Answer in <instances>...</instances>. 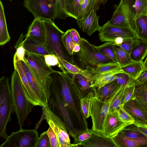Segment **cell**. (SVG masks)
<instances>
[{"label":"cell","mask_w":147,"mask_h":147,"mask_svg":"<svg viewBox=\"0 0 147 147\" xmlns=\"http://www.w3.org/2000/svg\"><path fill=\"white\" fill-rule=\"evenodd\" d=\"M125 136L133 138H138L145 137L138 130L134 123L128 125L120 132Z\"/></svg>","instance_id":"obj_39"},{"label":"cell","mask_w":147,"mask_h":147,"mask_svg":"<svg viewBox=\"0 0 147 147\" xmlns=\"http://www.w3.org/2000/svg\"><path fill=\"white\" fill-rule=\"evenodd\" d=\"M123 39L121 37H118L115 39L113 42L115 44L118 45L123 42Z\"/></svg>","instance_id":"obj_54"},{"label":"cell","mask_w":147,"mask_h":147,"mask_svg":"<svg viewBox=\"0 0 147 147\" xmlns=\"http://www.w3.org/2000/svg\"><path fill=\"white\" fill-rule=\"evenodd\" d=\"M45 30L42 20L34 18L28 28L25 38H31L44 45L45 38Z\"/></svg>","instance_id":"obj_21"},{"label":"cell","mask_w":147,"mask_h":147,"mask_svg":"<svg viewBox=\"0 0 147 147\" xmlns=\"http://www.w3.org/2000/svg\"><path fill=\"white\" fill-rule=\"evenodd\" d=\"M82 0H65V9L66 14L76 19L80 11Z\"/></svg>","instance_id":"obj_30"},{"label":"cell","mask_w":147,"mask_h":147,"mask_svg":"<svg viewBox=\"0 0 147 147\" xmlns=\"http://www.w3.org/2000/svg\"><path fill=\"white\" fill-rule=\"evenodd\" d=\"M134 81L136 85L147 84V70L143 71Z\"/></svg>","instance_id":"obj_51"},{"label":"cell","mask_w":147,"mask_h":147,"mask_svg":"<svg viewBox=\"0 0 147 147\" xmlns=\"http://www.w3.org/2000/svg\"><path fill=\"white\" fill-rule=\"evenodd\" d=\"M13 63L15 70L18 73L21 79L24 94L27 99L35 106L42 107L40 101L29 84L21 61L13 58Z\"/></svg>","instance_id":"obj_15"},{"label":"cell","mask_w":147,"mask_h":147,"mask_svg":"<svg viewBox=\"0 0 147 147\" xmlns=\"http://www.w3.org/2000/svg\"><path fill=\"white\" fill-rule=\"evenodd\" d=\"M9 0L10 1H12V0Z\"/></svg>","instance_id":"obj_56"},{"label":"cell","mask_w":147,"mask_h":147,"mask_svg":"<svg viewBox=\"0 0 147 147\" xmlns=\"http://www.w3.org/2000/svg\"><path fill=\"white\" fill-rule=\"evenodd\" d=\"M121 69L123 73L134 80L143 71L147 70V57L144 61H133L125 66L121 67Z\"/></svg>","instance_id":"obj_25"},{"label":"cell","mask_w":147,"mask_h":147,"mask_svg":"<svg viewBox=\"0 0 147 147\" xmlns=\"http://www.w3.org/2000/svg\"><path fill=\"white\" fill-rule=\"evenodd\" d=\"M38 138L35 129H20L8 136L0 147H35Z\"/></svg>","instance_id":"obj_9"},{"label":"cell","mask_w":147,"mask_h":147,"mask_svg":"<svg viewBox=\"0 0 147 147\" xmlns=\"http://www.w3.org/2000/svg\"><path fill=\"white\" fill-rule=\"evenodd\" d=\"M118 90L109 100L105 101L100 100L94 95L91 100L90 109L92 130L103 133L106 119L110 103Z\"/></svg>","instance_id":"obj_7"},{"label":"cell","mask_w":147,"mask_h":147,"mask_svg":"<svg viewBox=\"0 0 147 147\" xmlns=\"http://www.w3.org/2000/svg\"><path fill=\"white\" fill-rule=\"evenodd\" d=\"M119 118L123 121L134 123L135 120L134 118L123 108L120 106L116 110Z\"/></svg>","instance_id":"obj_44"},{"label":"cell","mask_w":147,"mask_h":147,"mask_svg":"<svg viewBox=\"0 0 147 147\" xmlns=\"http://www.w3.org/2000/svg\"><path fill=\"white\" fill-rule=\"evenodd\" d=\"M25 57L30 65L33 68L38 74L42 82L49 88L51 78L49 75L55 71L45 62L44 56L27 53Z\"/></svg>","instance_id":"obj_12"},{"label":"cell","mask_w":147,"mask_h":147,"mask_svg":"<svg viewBox=\"0 0 147 147\" xmlns=\"http://www.w3.org/2000/svg\"><path fill=\"white\" fill-rule=\"evenodd\" d=\"M134 124L140 132L147 137V123L134 122Z\"/></svg>","instance_id":"obj_52"},{"label":"cell","mask_w":147,"mask_h":147,"mask_svg":"<svg viewBox=\"0 0 147 147\" xmlns=\"http://www.w3.org/2000/svg\"><path fill=\"white\" fill-rule=\"evenodd\" d=\"M98 36L101 41L113 42L118 37H121L124 39L138 38L135 32L130 27L111 25L109 24L108 22L101 26Z\"/></svg>","instance_id":"obj_11"},{"label":"cell","mask_w":147,"mask_h":147,"mask_svg":"<svg viewBox=\"0 0 147 147\" xmlns=\"http://www.w3.org/2000/svg\"><path fill=\"white\" fill-rule=\"evenodd\" d=\"M117 147H139L147 145V137L138 138L128 137L120 132L112 138Z\"/></svg>","instance_id":"obj_22"},{"label":"cell","mask_w":147,"mask_h":147,"mask_svg":"<svg viewBox=\"0 0 147 147\" xmlns=\"http://www.w3.org/2000/svg\"><path fill=\"white\" fill-rule=\"evenodd\" d=\"M44 57L45 62L48 65L51 66L58 65L62 71L65 70L64 69L59 62L57 58L55 55L48 54L45 55Z\"/></svg>","instance_id":"obj_45"},{"label":"cell","mask_w":147,"mask_h":147,"mask_svg":"<svg viewBox=\"0 0 147 147\" xmlns=\"http://www.w3.org/2000/svg\"><path fill=\"white\" fill-rule=\"evenodd\" d=\"M24 6L34 18L51 19L53 13L48 0H24Z\"/></svg>","instance_id":"obj_13"},{"label":"cell","mask_w":147,"mask_h":147,"mask_svg":"<svg viewBox=\"0 0 147 147\" xmlns=\"http://www.w3.org/2000/svg\"><path fill=\"white\" fill-rule=\"evenodd\" d=\"M99 17L96 11L92 10L84 19L77 23L83 32L90 36L96 31L99 32L101 29V26L98 23Z\"/></svg>","instance_id":"obj_20"},{"label":"cell","mask_w":147,"mask_h":147,"mask_svg":"<svg viewBox=\"0 0 147 147\" xmlns=\"http://www.w3.org/2000/svg\"><path fill=\"white\" fill-rule=\"evenodd\" d=\"M42 20L46 33L44 45L47 50L57 58L63 59L73 64V55L69 54L63 42L62 37L65 32L60 29L52 20Z\"/></svg>","instance_id":"obj_2"},{"label":"cell","mask_w":147,"mask_h":147,"mask_svg":"<svg viewBox=\"0 0 147 147\" xmlns=\"http://www.w3.org/2000/svg\"><path fill=\"white\" fill-rule=\"evenodd\" d=\"M22 34L17 42L15 48L22 45L27 53L44 56L51 54L47 50L44 45L29 37L25 38Z\"/></svg>","instance_id":"obj_18"},{"label":"cell","mask_w":147,"mask_h":147,"mask_svg":"<svg viewBox=\"0 0 147 147\" xmlns=\"http://www.w3.org/2000/svg\"><path fill=\"white\" fill-rule=\"evenodd\" d=\"M134 99L147 108V84L136 85Z\"/></svg>","instance_id":"obj_32"},{"label":"cell","mask_w":147,"mask_h":147,"mask_svg":"<svg viewBox=\"0 0 147 147\" xmlns=\"http://www.w3.org/2000/svg\"><path fill=\"white\" fill-rule=\"evenodd\" d=\"M62 40L65 47L69 55H73V50L76 44L73 41L70 29L65 32L62 37Z\"/></svg>","instance_id":"obj_43"},{"label":"cell","mask_w":147,"mask_h":147,"mask_svg":"<svg viewBox=\"0 0 147 147\" xmlns=\"http://www.w3.org/2000/svg\"><path fill=\"white\" fill-rule=\"evenodd\" d=\"M83 0H82V1H83Z\"/></svg>","instance_id":"obj_57"},{"label":"cell","mask_w":147,"mask_h":147,"mask_svg":"<svg viewBox=\"0 0 147 147\" xmlns=\"http://www.w3.org/2000/svg\"><path fill=\"white\" fill-rule=\"evenodd\" d=\"M57 58L61 65L66 70L67 73L75 74H81L82 72L83 69L77 65L71 63L63 59Z\"/></svg>","instance_id":"obj_41"},{"label":"cell","mask_w":147,"mask_h":147,"mask_svg":"<svg viewBox=\"0 0 147 147\" xmlns=\"http://www.w3.org/2000/svg\"><path fill=\"white\" fill-rule=\"evenodd\" d=\"M135 86L136 84L134 80L130 78L127 84L121 103L120 106H123L127 102L130 100L134 99Z\"/></svg>","instance_id":"obj_37"},{"label":"cell","mask_w":147,"mask_h":147,"mask_svg":"<svg viewBox=\"0 0 147 147\" xmlns=\"http://www.w3.org/2000/svg\"><path fill=\"white\" fill-rule=\"evenodd\" d=\"M13 112L11 94L8 78H0V138L5 140L8 137L6 128L11 120Z\"/></svg>","instance_id":"obj_4"},{"label":"cell","mask_w":147,"mask_h":147,"mask_svg":"<svg viewBox=\"0 0 147 147\" xmlns=\"http://www.w3.org/2000/svg\"><path fill=\"white\" fill-rule=\"evenodd\" d=\"M10 40L6 22L3 6L0 0V45L8 42Z\"/></svg>","instance_id":"obj_27"},{"label":"cell","mask_w":147,"mask_h":147,"mask_svg":"<svg viewBox=\"0 0 147 147\" xmlns=\"http://www.w3.org/2000/svg\"><path fill=\"white\" fill-rule=\"evenodd\" d=\"M35 147H51L50 142L47 131L43 132L38 137Z\"/></svg>","instance_id":"obj_46"},{"label":"cell","mask_w":147,"mask_h":147,"mask_svg":"<svg viewBox=\"0 0 147 147\" xmlns=\"http://www.w3.org/2000/svg\"><path fill=\"white\" fill-rule=\"evenodd\" d=\"M114 45V43L113 42L106 41L100 45L95 46V47L98 51L102 54L113 61L117 62L115 57Z\"/></svg>","instance_id":"obj_34"},{"label":"cell","mask_w":147,"mask_h":147,"mask_svg":"<svg viewBox=\"0 0 147 147\" xmlns=\"http://www.w3.org/2000/svg\"><path fill=\"white\" fill-rule=\"evenodd\" d=\"M134 20L140 16H147V0H136Z\"/></svg>","instance_id":"obj_42"},{"label":"cell","mask_w":147,"mask_h":147,"mask_svg":"<svg viewBox=\"0 0 147 147\" xmlns=\"http://www.w3.org/2000/svg\"><path fill=\"white\" fill-rule=\"evenodd\" d=\"M23 70L32 88L42 105H47L49 89L42 82L38 74L27 61L25 57L24 61H20Z\"/></svg>","instance_id":"obj_10"},{"label":"cell","mask_w":147,"mask_h":147,"mask_svg":"<svg viewBox=\"0 0 147 147\" xmlns=\"http://www.w3.org/2000/svg\"><path fill=\"white\" fill-rule=\"evenodd\" d=\"M94 94L93 89L80 100V105L83 113L86 119L90 116V109L91 100Z\"/></svg>","instance_id":"obj_35"},{"label":"cell","mask_w":147,"mask_h":147,"mask_svg":"<svg viewBox=\"0 0 147 147\" xmlns=\"http://www.w3.org/2000/svg\"><path fill=\"white\" fill-rule=\"evenodd\" d=\"M115 76V80L119 85L123 86L127 84L130 78L128 75L123 72L117 74Z\"/></svg>","instance_id":"obj_47"},{"label":"cell","mask_w":147,"mask_h":147,"mask_svg":"<svg viewBox=\"0 0 147 147\" xmlns=\"http://www.w3.org/2000/svg\"><path fill=\"white\" fill-rule=\"evenodd\" d=\"M106 0H83L79 15L76 20L78 22L84 19L92 10L96 11L99 8L100 4L105 3Z\"/></svg>","instance_id":"obj_26"},{"label":"cell","mask_w":147,"mask_h":147,"mask_svg":"<svg viewBox=\"0 0 147 147\" xmlns=\"http://www.w3.org/2000/svg\"><path fill=\"white\" fill-rule=\"evenodd\" d=\"M43 108L44 111L45 118L55 134L59 147H79L78 144L71 143L65 125L60 118L49 109L47 105L43 107Z\"/></svg>","instance_id":"obj_8"},{"label":"cell","mask_w":147,"mask_h":147,"mask_svg":"<svg viewBox=\"0 0 147 147\" xmlns=\"http://www.w3.org/2000/svg\"><path fill=\"white\" fill-rule=\"evenodd\" d=\"M10 88L11 94L13 112L18 120L20 129L26 117L35 106L29 101L24 94L22 82L18 73L14 70L11 77Z\"/></svg>","instance_id":"obj_3"},{"label":"cell","mask_w":147,"mask_h":147,"mask_svg":"<svg viewBox=\"0 0 147 147\" xmlns=\"http://www.w3.org/2000/svg\"><path fill=\"white\" fill-rule=\"evenodd\" d=\"M80 51L78 53L80 68L85 69L87 66L95 67L98 65L114 61L102 55L97 50L95 46L87 40L81 38Z\"/></svg>","instance_id":"obj_5"},{"label":"cell","mask_w":147,"mask_h":147,"mask_svg":"<svg viewBox=\"0 0 147 147\" xmlns=\"http://www.w3.org/2000/svg\"><path fill=\"white\" fill-rule=\"evenodd\" d=\"M127 84L123 86H122L115 95L110 103L109 111H116L121 105Z\"/></svg>","instance_id":"obj_38"},{"label":"cell","mask_w":147,"mask_h":147,"mask_svg":"<svg viewBox=\"0 0 147 147\" xmlns=\"http://www.w3.org/2000/svg\"><path fill=\"white\" fill-rule=\"evenodd\" d=\"M92 135L91 132L89 129L83 131L82 133L76 136L74 139L76 144H79L82 142L85 141L90 137Z\"/></svg>","instance_id":"obj_49"},{"label":"cell","mask_w":147,"mask_h":147,"mask_svg":"<svg viewBox=\"0 0 147 147\" xmlns=\"http://www.w3.org/2000/svg\"><path fill=\"white\" fill-rule=\"evenodd\" d=\"M147 42L140 41V44L132 50L130 57L134 61H143L147 57Z\"/></svg>","instance_id":"obj_31"},{"label":"cell","mask_w":147,"mask_h":147,"mask_svg":"<svg viewBox=\"0 0 147 147\" xmlns=\"http://www.w3.org/2000/svg\"><path fill=\"white\" fill-rule=\"evenodd\" d=\"M70 31L72 39L73 42L76 44H80L81 38L78 32L75 29L71 28Z\"/></svg>","instance_id":"obj_53"},{"label":"cell","mask_w":147,"mask_h":147,"mask_svg":"<svg viewBox=\"0 0 147 147\" xmlns=\"http://www.w3.org/2000/svg\"><path fill=\"white\" fill-rule=\"evenodd\" d=\"M80 50V44H76L74 47L73 51V52L77 53Z\"/></svg>","instance_id":"obj_55"},{"label":"cell","mask_w":147,"mask_h":147,"mask_svg":"<svg viewBox=\"0 0 147 147\" xmlns=\"http://www.w3.org/2000/svg\"><path fill=\"white\" fill-rule=\"evenodd\" d=\"M16 48V51L13 58L19 61H24L26 51L23 45H19Z\"/></svg>","instance_id":"obj_50"},{"label":"cell","mask_w":147,"mask_h":147,"mask_svg":"<svg viewBox=\"0 0 147 147\" xmlns=\"http://www.w3.org/2000/svg\"><path fill=\"white\" fill-rule=\"evenodd\" d=\"M49 76L47 105L65 124L74 139L88 129L80 105L81 100L86 95L66 72L55 71Z\"/></svg>","instance_id":"obj_1"},{"label":"cell","mask_w":147,"mask_h":147,"mask_svg":"<svg viewBox=\"0 0 147 147\" xmlns=\"http://www.w3.org/2000/svg\"><path fill=\"white\" fill-rule=\"evenodd\" d=\"M121 86L114 80L99 88H92L97 98L101 101H105L109 100Z\"/></svg>","instance_id":"obj_23"},{"label":"cell","mask_w":147,"mask_h":147,"mask_svg":"<svg viewBox=\"0 0 147 147\" xmlns=\"http://www.w3.org/2000/svg\"><path fill=\"white\" fill-rule=\"evenodd\" d=\"M123 107L134 118V122L147 123V108L134 99L127 102Z\"/></svg>","instance_id":"obj_19"},{"label":"cell","mask_w":147,"mask_h":147,"mask_svg":"<svg viewBox=\"0 0 147 147\" xmlns=\"http://www.w3.org/2000/svg\"><path fill=\"white\" fill-rule=\"evenodd\" d=\"M47 132L49 139L51 147H59L57 137L50 126Z\"/></svg>","instance_id":"obj_48"},{"label":"cell","mask_w":147,"mask_h":147,"mask_svg":"<svg viewBox=\"0 0 147 147\" xmlns=\"http://www.w3.org/2000/svg\"><path fill=\"white\" fill-rule=\"evenodd\" d=\"M115 57L121 67L125 66L133 62L129 55L118 45H114Z\"/></svg>","instance_id":"obj_33"},{"label":"cell","mask_w":147,"mask_h":147,"mask_svg":"<svg viewBox=\"0 0 147 147\" xmlns=\"http://www.w3.org/2000/svg\"><path fill=\"white\" fill-rule=\"evenodd\" d=\"M140 42L138 38H128L124 39L123 42L118 45L129 55L132 49L139 45Z\"/></svg>","instance_id":"obj_40"},{"label":"cell","mask_w":147,"mask_h":147,"mask_svg":"<svg viewBox=\"0 0 147 147\" xmlns=\"http://www.w3.org/2000/svg\"><path fill=\"white\" fill-rule=\"evenodd\" d=\"M132 124L122 121L116 111H109L106 119L103 133L112 138L127 126Z\"/></svg>","instance_id":"obj_14"},{"label":"cell","mask_w":147,"mask_h":147,"mask_svg":"<svg viewBox=\"0 0 147 147\" xmlns=\"http://www.w3.org/2000/svg\"><path fill=\"white\" fill-rule=\"evenodd\" d=\"M123 72L121 68L109 72L95 73L93 77V83L90 87L95 89L99 88L115 80V74Z\"/></svg>","instance_id":"obj_24"},{"label":"cell","mask_w":147,"mask_h":147,"mask_svg":"<svg viewBox=\"0 0 147 147\" xmlns=\"http://www.w3.org/2000/svg\"><path fill=\"white\" fill-rule=\"evenodd\" d=\"M95 73L94 67L87 66L83 69L81 74H69L82 91L86 95L92 89L90 86L92 84V78Z\"/></svg>","instance_id":"obj_16"},{"label":"cell","mask_w":147,"mask_h":147,"mask_svg":"<svg viewBox=\"0 0 147 147\" xmlns=\"http://www.w3.org/2000/svg\"><path fill=\"white\" fill-rule=\"evenodd\" d=\"M92 135L87 140L80 142L79 145L88 147H117L112 138L104 134L89 129Z\"/></svg>","instance_id":"obj_17"},{"label":"cell","mask_w":147,"mask_h":147,"mask_svg":"<svg viewBox=\"0 0 147 147\" xmlns=\"http://www.w3.org/2000/svg\"><path fill=\"white\" fill-rule=\"evenodd\" d=\"M51 5L53 16L52 20L58 18L65 19L68 17L65 9V0H48Z\"/></svg>","instance_id":"obj_29"},{"label":"cell","mask_w":147,"mask_h":147,"mask_svg":"<svg viewBox=\"0 0 147 147\" xmlns=\"http://www.w3.org/2000/svg\"><path fill=\"white\" fill-rule=\"evenodd\" d=\"M107 1V0H106Z\"/></svg>","instance_id":"obj_58"},{"label":"cell","mask_w":147,"mask_h":147,"mask_svg":"<svg viewBox=\"0 0 147 147\" xmlns=\"http://www.w3.org/2000/svg\"><path fill=\"white\" fill-rule=\"evenodd\" d=\"M135 32L141 41L147 42V16L138 17L135 20Z\"/></svg>","instance_id":"obj_28"},{"label":"cell","mask_w":147,"mask_h":147,"mask_svg":"<svg viewBox=\"0 0 147 147\" xmlns=\"http://www.w3.org/2000/svg\"><path fill=\"white\" fill-rule=\"evenodd\" d=\"M121 68V66L118 63L113 61L99 64L94 67V69L96 74H101Z\"/></svg>","instance_id":"obj_36"},{"label":"cell","mask_w":147,"mask_h":147,"mask_svg":"<svg viewBox=\"0 0 147 147\" xmlns=\"http://www.w3.org/2000/svg\"><path fill=\"white\" fill-rule=\"evenodd\" d=\"M135 1L121 0L111 19L108 21V23L117 26L129 27L135 32Z\"/></svg>","instance_id":"obj_6"}]
</instances>
